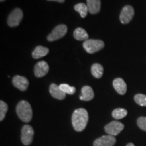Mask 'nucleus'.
<instances>
[{
    "label": "nucleus",
    "instance_id": "11",
    "mask_svg": "<svg viewBox=\"0 0 146 146\" xmlns=\"http://www.w3.org/2000/svg\"><path fill=\"white\" fill-rule=\"evenodd\" d=\"M12 83L14 86L19 90L25 91L28 88L29 82L26 77L20 75H16L12 78Z\"/></svg>",
    "mask_w": 146,
    "mask_h": 146
},
{
    "label": "nucleus",
    "instance_id": "18",
    "mask_svg": "<svg viewBox=\"0 0 146 146\" xmlns=\"http://www.w3.org/2000/svg\"><path fill=\"white\" fill-rule=\"evenodd\" d=\"M91 72L92 75L96 78H100L103 75L104 68L101 64L95 63L91 68Z\"/></svg>",
    "mask_w": 146,
    "mask_h": 146
},
{
    "label": "nucleus",
    "instance_id": "14",
    "mask_svg": "<svg viewBox=\"0 0 146 146\" xmlns=\"http://www.w3.org/2000/svg\"><path fill=\"white\" fill-rule=\"evenodd\" d=\"M89 12L91 14H98L101 8V0H87Z\"/></svg>",
    "mask_w": 146,
    "mask_h": 146
},
{
    "label": "nucleus",
    "instance_id": "21",
    "mask_svg": "<svg viewBox=\"0 0 146 146\" xmlns=\"http://www.w3.org/2000/svg\"><path fill=\"white\" fill-rule=\"evenodd\" d=\"M60 88L66 94L73 95L75 93L76 88L74 87H71L68 84H61L59 85Z\"/></svg>",
    "mask_w": 146,
    "mask_h": 146
},
{
    "label": "nucleus",
    "instance_id": "15",
    "mask_svg": "<svg viewBox=\"0 0 146 146\" xmlns=\"http://www.w3.org/2000/svg\"><path fill=\"white\" fill-rule=\"evenodd\" d=\"M94 98V92L89 86H84L81 89L80 100L83 101H90Z\"/></svg>",
    "mask_w": 146,
    "mask_h": 146
},
{
    "label": "nucleus",
    "instance_id": "7",
    "mask_svg": "<svg viewBox=\"0 0 146 146\" xmlns=\"http://www.w3.org/2000/svg\"><path fill=\"white\" fill-rule=\"evenodd\" d=\"M125 126L123 123L118 121H112L105 126L106 133L112 136L118 135L124 129Z\"/></svg>",
    "mask_w": 146,
    "mask_h": 146
},
{
    "label": "nucleus",
    "instance_id": "19",
    "mask_svg": "<svg viewBox=\"0 0 146 146\" xmlns=\"http://www.w3.org/2000/svg\"><path fill=\"white\" fill-rule=\"evenodd\" d=\"M74 8L76 12H78V13L80 14V15H81L82 18L86 17V16L87 15V13H88L89 12L87 4H85V3H77V4L74 5Z\"/></svg>",
    "mask_w": 146,
    "mask_h": 146
},
{
    "label": "nucleus",
    "instance_id": "8",
    "mask_svg": "<svg viewBox=\"0 0 146 146\" xmlns=\"http://www.w3.org/2000/svg\"><path fill=\"white\" fill-rule=\"evenodd\" d=\"M135 14L134 8L130 5H125L120 14V21L123 24H128L133 19Z\"/></svg>",
    "mask_w": 146,
    "mask_h": 146
},
{
    "label": "nucleus",
    "instance_id": "20",
    "mask_svg": "<svg viewBox=\"0 0 146 146\" xmlns=\"http://www.w3.org/2000/svg\"><path fill=\"white\" fill-rule=\"evenodd\" d=\"M128 114L127 110L125 108H118L115 109L112 112V117L116 120H120L122 118H125Z\"/></svg>",
    "mask_w": 146,
    "mask_h": 146
},
{
    "label": "nucleus",
    "instance_id": "27",
    "mask_svg": "<svg viewBox=\"0 0 146 146\" xmlns=\"http://www.w3.org/2000/svg\"><path fill=\"white\" fill-rule=\"evenodd\" d=\"M5 0H0V1H1V2H3V1H4Z\"/></svg>",
    "mask_w": 146,
    "mask_h": 146
},
{
    "label": "nucleus",
    "instance_id": "3",
    "mask_svg": "<svg viewBox=\"0 0 146 146\" xmlns=\"http://www.w3.org/2000/svg\"><path fill=\"white\" fill-rule=\"evenodd\" d=\"M83 47L89 54H94L101 50L104 47V43L102 40L88 39L83 43Z\"/></svg>",
    "mask_w": 146,
    "mask_h": 146
},
{
    "label": "nucleus",
    "instance_id": "2",
    "mask_svg": "<svg viewBox=\"0 0 146 146\" xmlns=\"http://www.w3.org/2000/svg\"><path fill=\"white\" fill-rule=\"evenodd\" d=\"M18 116L22 121L29 123L32 119L33 111L31 106L27 101L22 100L18 104L16 108Z\"/></svg>",
    "mask_w": 146,
    "mask_h": 146
},
{
    "label": "nucleus",
    "instance_id": "24",
    "mask_svg": "<svg viewBox=\"0 0 146 146\" xmlns=\"http://www.w3.org/2000/svg\"><path fill=\"white\" fill-rule=\"evenodd\" d=\"M137 123L138 127H139L141 130L146 131V117H144V116L139 117L137 119Z\"/></svg>",
    "mask_w": 146,
    "mask_h": 146
},
{
    "label": "nucleus",
    "instance_id": "16",
    "mask_svg": "<svg viewBox=\"0 0 146 146\" xmlns=\"http://www.w3.org/2000/svg\"><path fill=\"white\" fill-rule=\"evenodd\" d=\"M49 53V49L47 47L41 46H37L33 50L32 53V56L34 59H39L47 56Z\"/></svg>",
    "mask_w": 146,
    "mask_h": 146
},
{
    "label": "nucleus",
    "instance_id": "17",
    "mask_svg": "<svg viewBox=\"0 0 146 146\" xmlns=\"http://www.w3.org/2000/svg\"><path fill=\"white\" fill-rule=\"evenodd\" d=\"M73 36H74V39L78 41H87L89 38V35L86 32V31L83 28H80V27L74 30Z\"/></svg>",
    "mask_w": 146,
    "mask_h": 146
},
{
    "label": "nucleus",
    "instance_id": "6",
    "mask_svg": "<svg viewBox=\"0 0 146 146\" xmlns=\"http://www.w3.org/2000/svg\"><path fill=\"white\" fill-rule=\"evenodd\" d=\"M67 30H68V28H67L66 25H58L57 27H55L54 30L52 31V32L47 36V39L49 41H54L56 40L61 39V38L64 37L65 35L66 34Z\"/></svg>",
    "mask_w": 146,
    "mask_h": 146
},
{
    "label": "nucleus",
    "instance_id": "22",
    "mask_svg": "<svg viewBox=\"0 0 146 146\" xmlns=\"http://www.w3.org/2000/svg\"><path fill=\"white\" fill-rule=\"evenodd\" d=\"M8 106L3 101H0V120L2 121L5 117V115L8 112Z\"/></svg>",
    "mask_w": 146,
    "mask_h": 146
},
{
    "label": "nucleus",
    "instance_id": "9",
    "mask_svg": "<svg viewBox=\"0 0 146 146\" xmlns=\"http://www.w3.org/2000/svg\"><path fill=\"white\" fill-rule=\"evenodd\" d=\"M116 139L114 136L104 135L101 137L98 138L94 142V146H114L116 143Z\"/></svg>",
    "mask_w": 146,
    "mask_h": 146
},
{
    "label": "nucleus",
    "instance_id": "10",
    "mask_svg": "<svg viewBox=\"0 0 146 146\" xmlns=\"http://www.w3.org/2000/svg\"><path fill=\"white\" fill-rule=\"evenodd\" d=\"M49 67L48 64L45 61H41L39 62L36 63V65L35 66L34 68V73L36 77L41 78L46 75L49 72Z\"/></svg>",
    "mask_w": 146,
    "mask_h": 146
},
{
    "label": "nucleus",
    "instance_id": "4",
    "mask_svg": "<svg viewBox=\"0 0 146 146\" xmlns=\"http://www.w3.org/2000/svg\"><path fill=\"white\" fill-rule=\"evenodd\" d=\"M23 18V12L21 9L15 8L10 12L8 16V25L10 27H15L19 25Z\"/></svg>",
    "mask_w": 146,
    "mask_h": 146
},
{
    "label": "nucleus",
    "instance_id": "5",
    "mask_svg": "<svg viewBox=\"0 0 146 146\" xmlns=\"http://www.w3.org/2000/svg\"><path fill=\"white\" fill-rule=\"evenodd\" d=\"M34 130L31 126L24 125L21 131V141L25 145H29L33 139Z\"/></svg>",
    "mask_w": 146,
    "mask_h": 146
},
{
    "label": "nucleus",
    "instance_id": "1",
    "mask_svg": "<svg viewBox=\"0 0 146 146\" xmlns=\"http://www.w3.org/2000/svg\"><path fill=\"white\" fill-rule=\"evenodd\" d=\"M89 120L87 111L84 108H78L74 110L72 116V127L76 131L81 132L85 129Z\"/></svg>",
    "mask_w": 146,
    "mask_h": 146
},
{
    "label": "nucleus",
    "instance_id": "26",
    "mask_svg": "<svg viewBox=\"0 0 146 146\" xmlns=\"http://www.w3.org/2000/svg\"><path fill=\"white\" fill-rule=\"evenodd\" d=\"M126 146H135V145L132 143H128Z\"/></svg>",
    "mask_w": 146,
    "mask_h": 146
},
{
    "label": "nucleus",
    "instance_id": "23",
    "mask_svg": "<svg viewBox=\"0 0 146 146\" xmlns=\"http://www.w3.org/2000/svg\"><path fill=\"white\" fill-rule=\"evenodd\" d=\"M135 102L141 106H146V96L144 94H139L134 97Z\"/></svg>",
    "mask_w": 146,
    "mask_h": 146
},
{
    "label": "nucleus",
    "instance_id": "13",
    "mask_svg": "<svg viewBox=\"0 0 146 146\" xmlns=\"http://www.w3.org/2000/svg\"><path fill=\"white\" fill-rule=\"evenodd\" d=\"M50 92L52 96L56 99L62 100L66 98V94L60 88L59 85L53 83L50 87Z\"/></svg>",
    "mask_w": 146,
    "mask_h": 146
},
{
    "label": "nucleus",
    "instance_id": "25",
    "mask_svg": "<svg viewBox=\"0 0 146 146\" xmlns=\"http://www.w3.org/2000/svg\"><path fill=\"white\" fill-rule=\"evenodd\" d=\"M47 1H57V2H59V3H64L65 0H47Z\"/></svg>",
    "mask_w": 146,
    "mask_h": 146
},
{
    "label": "nucleus",
    "instance_id": "12",
    "mask_svg": "<svg viewBox=\"0 0 146 146\" xmlns=\"http://www.w3.org/2000/svg\"><path fill=\"white\" fill-rule=\"evenodd\" d=\"M113 87L120 95H125L127 92V86L125 81L121 78H115L113 81Z\"/></svg>",
    "mask_w": 146,
    "mask_h": 146
}]
</instances>
